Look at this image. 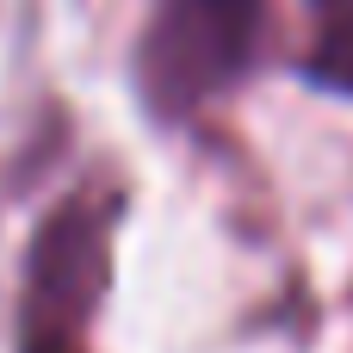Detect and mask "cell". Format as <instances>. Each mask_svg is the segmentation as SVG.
<instances>
[{"label": "cell", "mask_w": 353, "mask_h": 353, "mask_svg": "<svg viewBox=\"0 0 353 353\" xmlns=\"http://www.w3.org/2000/svg\"><path fill=\"white\" fill-rule=\"evenodd\" d=\"M273 0H155V19L137 50L143 99L161 118H186L230 93L267 43Z\"/></svg>", "instance_id": "1"}, {"label": "cell", "mask_w": 353, "mask_h": 353, "mask_svg": "<svg viewBox=\"0 0 353 353\" xmlns=\"http://www.w3.org/2000/svg\"><path fill=\"white\" fill-rule=\"evenodd\" d=\"M310 25H316L310 74L353 93V0H310Z\"/></svg>", "instance_id": "3"}, {"label": "cell", "mask_w": 353, "mask_h": 353, "mask_svg": "<svg viewBox=\"0 0 353 353\" xmlns=\"http://www.w3.org/2000/svg\"><path fill=\"white\" fill-rule=\"evenodd\" d=\"M112 223L118 211L99 192H74L43 217L25 254L19 353H87V323L112 273Z\"/></svg>", "instance_id": "2"}]
</instances>
